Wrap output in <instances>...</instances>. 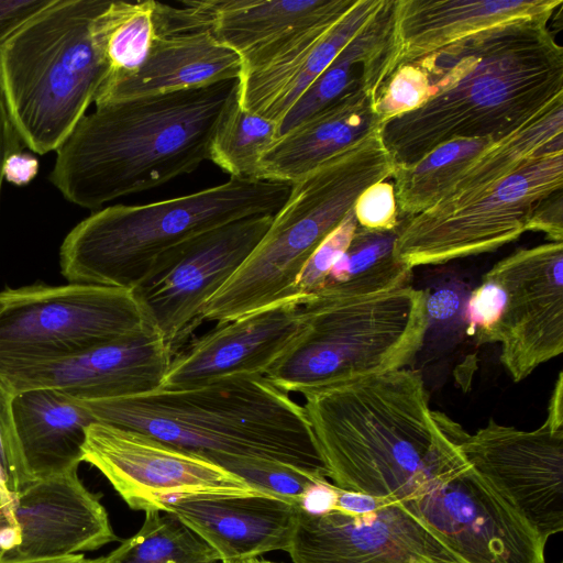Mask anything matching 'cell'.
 Segmentation results:
<instances>
[{
    "instance_id": "6da1fadb",
    "label": "cell",
    "mask_w": 563,
    "mask_h": 563,
    "mask_svg": "<svg viewBox=\"0 0 563 563\" xmlns=\"http://www.w3.org/2000/svg\"><path fill=\"white\" fill-rule=\"evenodd\" d=\"M550 18L490 26L411 62L426 71L430 98L382 124L395 165L455 139H503L563 100V48Z\"/></svg>"
},
{
    "instance_id": "7a4b0ae2",
    "label": "cell",
    "mask_w": 563,
    "mask_h": 563,
    "mask_svg": "<svg viewBox=\"0 0 563 563\" xmlns=\"http://www.w3.org/2000/svg\"><path fill=\"white\" fill-rule=\"evenodd\" d=\"M305 399L328 479L342 490L402 503L463 459L465 431L431 410L416 369L356 378Z\"/></svg>"
},
{
    "instance_id": "3957f363",
    "label": "cell",
    "mask_w": 563,
    "mask_h": 563,
    "mask_svg": "<svg viewBox=\"0 0 563 563\" xmlns=\"http://www.w3.org/2000/svg\"><path fill=\"white\" fill-rule=\"evenodd\" d=\"M239 79L96 106L56 150L51 183L98 209L196 170L238 97Z\"/></svg>"
},
{
    "instance_id": "277c9868",
    "label": "cell",
    "mask_w": 563,
    "mask_h": 563,
    "mask_svg": "<svg viewBox=\"0 0 563 563\" xmlns=\"http://www.w3.org/2000/svg\"><path fill=\"white\" fill-rule=\"evenodd\" d=\"M80 401L96 421L148 434L211 461L254 456L328 479L303 406L265 376H227L188 388Z\"/></svg>"
},
{
    "instance_id": "5b68a950",
    "label": "cell",
    "mask_w": 563,
    "mask_h": 563,
    "mask_svg": "<svg viewBox=\"0 0 563 563\" xmlns=\"http://www.w3.org/2000/svg\"><path fill=\"white\" fill-rule=\"evenodd\" d=\"M290 189L289 184L230 177L181 197L107 207L66 235L60 272L70 284L134 289L169 250L231 221L275 214Z\"/></svg>"
},
{
    "instance_id": "8992f818",
    "label": "cell",
    "mask_w": 563,
    "mask_h": 563,
    "mask_svg": "<svg viewBox=\"0 0 563 563\" xmlns=\"http://www.w3.org/2000/svg\"><path fill=\"white\" fill-rule=\"evenodd\" d=\"M109 0H54L0 47V97L20 140L56 151L108 75L96 18Z\"/></svg>"
},
{
    "instance_id": "52a82bcc",
    "label": "cell",
    "mask_w": 563,
    "mask_h": 563,
    "mask_svg": "<svg viewBox=\"0 0 563 563\" xmlns=\"http://www.w3.org/2000/svg\"><path fill=\"white\" fill-rule=\"evenodd\" d=\"M395 163L380 129L291 184L267 232L208 300L201 320H233L292 297L305 264L371 185L391 178ZM309 298V297H307Z\"/></svg>"
},
{
    "instance_id": "ba28073f",
    "label": "cell",
    "mask_w": 563,
    "mask_h": 563,
    "mask_svg": "<svg viewBox=\"0 0 563 563\" xmlns=\"http://www.w3.org/2000/svg\"><path fill=\"white\" fill-rule=\"evenodd\" d=\"M426 298V289L410 284L366 294L318 291L302 303L300 335L265 377L305 396L404 368L422 346Z\"/></svg>"
},
{
    "instance_id": "9c48e42d",
    "label": "cell",
    "mask_w": 563,
    "mask_h": 563,
    "mask_svg": "<svg viewBox=\"0 0 563 563\" xmlns=\"http://www.w3.org/2000/svg\"><path fill=\"white\" fill-rule=\"evenodd\" d=\"M0 369L64 360L154 328L133 289L35 284L0 291Z\"/></svg>"
},
{
    "instance_id": "30bf717a",
    "label": "cell",
    "mask_w": 563,
    "mask_h": 563,
    "mask_svg": "<svg viewBox=\"0 0 563 563\" xmlns=\"http://www.w3.org/2000/svg\"><path fill=\"white\" fill-rule=\"evenodd\" d=\"M562 187L559 148L534 157L462 205L400 219L395 256L412 269L495 251L529 231L537 206Z\"/></svg>"
},
{
    "instance_id": "8fae6325",
    "label": "cell",
    "mask_w": 563,
    "mask_h": 563,
    "mask_svg": "<svg viewBox=\"0 0 563 563\" xmlns=\"http://www.w3.org/2000/svg\"><path fill=\"white\" fill-rule=\"evenodd\" d=\"M81 451L82 462L100 471L133 510L162 511L187 497L268 495L202 455L100 421L87 428Z\"/></svg>"
},
{
    "instance_id": "7c38bea8",
    "label": "cell",
    "mask_w": 563,
    "mask_h": 563,
    "mask_svg": "<svg viewBox=\"0 0 563 563\" xmlns=\"http://www.w3.org/2000/svg\"><path fill=\"white\" fill-rule=\"evenodd\" d=\"M400 504L466 563H545L547 541L465 457Z\"/></svg>"
},
{
    "instance_id": "4fadbf2b",
    "label": "cell",
    "mask_w": 563,
    "mask_h": 563,
    "mask_svg": "<svg viewBox=\"0 0 563 563\" xmlns=\"http://www.w3.org/2000/svg\"><path fill=\"white\" fill-rule=\"evenodd\" d=\"M274 214H255L198 234L163 254L133 289L172 347L201 321L208 300L261 242Z\"/></svg>"
},
{
    "instance_id": "5bb4252c",
    "label": "cell",
    "mask_w": 563,
    "mask_h": 563,
    "mask_svg": "<svg viewBox=\"0 0 563 563\" xmlns=\"http://www.w3.org/2000/svg\"><path fill=\"white\" fill-rule=\"evenodd\" d=\"M460 451L470 465L545 541L563 530V421L547 416L531 431L488 423L464 433Z\"/></svg>"
},
{
    "instance_id": "9a60e30c",
    "label": "cell",
    "mask_w": 563,
    "mask_h": 563,
    "mask_svg": "<svg viewBox=\"0 0 563 563\" xmlns=\"http://www.w3.org/2000/svg\"><path fill=\"white\" fill-rule=\"evenodd\" d=\"M488 273L505 291V306L489 343L516 383L563 352V242L519 249Z\"/></svg>"
},
{
    "instance_id": "2e32d148",
    "label": "cell",
    "mask_w": 563,
    "mask_h": 563,
    "mask_svg": "<svg viewBox=\"0 0 563 563\" xmlns=\"http://www.w3.org/2000/svg\"><path fill=\"white\" fill-rule=\"evenodd\" d=\"M294 563H466L400 503L376 510L309 515L297 508Z\"/></svg>"
},
{
    "instance_id": "e0dca14e",
    "label": "cell",
    "mask_w": 563,
    "mask_h": 563,
    "mask_svg": "<svg viewBox=\"0 0 563 563\" xmlns=\"http://www.w3.org/2000/svg\"><path fill=\"white\" fill-rule=\"evenodd\" d=\"M155 40L133 73L103 81L96 106L240 79L241 57L221 44L200 21L189 0L155 1Z\"/></svg>"
},
{
    "instance_id": "ac0fdd59",
    "label": "cell",
    "mask_w": 563,
    "mask_h": 563,
    "mask_svg": "<svg viewBox=\"0 0 563 563\" xmlns=\"http://www.w3.org/2000/svg\"><path fill=\"white\" fill-rule=\"evenodd\" d=\"M173 356L151 328L64 360L0 369V380L12 393L48 388L82 401L106 400L158 389Z\"/></svg>"
},
{
    "instance_id": "d6986e66",
    "label": "cell",
    "mask_w": 563,
    "mask_h": 563,
    "mask_svg": "<svg viewBox=\"0 0 563 563\" xmlns=\"http://www.w3.org/2000/svg\"><path fill=\"white\" fill-rule=\"evenodd\" d=\"M309 298L292 297L217 323L174 354L159 388H188L227 376H265L300 335L302 303Z\"/></svg>"
},
{
    "instance_id": "ffe728a7",
    "label": "cell",
    "mask_w": 563,
    "mask_h": 563,
    "mask_svg": "<svg viewBox=\"0 0 563 563\" xmlns=\"http://www.w3.org/2000/svg\"><path fill=\"white\" fill-rule=\"evenodd\" d=\"M77 472L34 478L15 493L21 543L4 558H62L118 540L100 496L82 484Z\"/></svg>"
},
{
    "instance_id": "44dd1931",
    "label": "cell",
    "mask_w": 563,
    "mask_h": 563,
    "mask_svg": "<svg viewBox=\"0 0 563 563\" xmlns=\"http://www.w3.org/2000/svg\"><path fill=\"white\" fill-rule=\"evenodd\" d=\"M383 3L384 0H356L341 18L307 30L263 66L242 73L239 104L278 124Z\"/></svg>"
},
{
    "instance_id": "7402d4cb",
    "label": "cell",
    "mask_w": 563,
    "mask_h": 563,
    "mask_svg": "<svg viewBox=\"0 0 563 563\" xmlns=\"http://www.w3.org/2000/svg\"><path fill=\"white\" fill-rule=\"evenodd\" d=\"M356 0H191L213 37L256 69L307 30L344 15Z\"/></svg>"
},
{
    "instance_id": "603a6c76",
    "label": "cell",
    "mask_w": 563,
    "mask_h": 563,
    "mask_svg": "<svg viewBox=\"0 0 563 563\" xmlns=\"http://www.w3.org/2000/svg\"><path fill=\"white\" fill-rule=\"evenodd\" d=\"M162 511L177 517L221 562L287 551L297 516L296 505L269 495L179 498Z\"/></svg>"
},
{
    "instance_id": "cb8c5ba5",
    "label": "cell",
    "mask_w": 563,
    "mask_h": 563,
    "mask_svg": "<svg viewBox=\"0 0 563 563\" xmlns=\"http://www.w3.org/2000/svg\"><path fill=\"white\" fill-rule=\"evenodd\" d=\"M376 96L350 92L277 139L260 163L258 179L294 184L380 129Z\"/></svg>"
},
{
    "instance_id": "d4e9b609",
    "label": "cell",
    "mask_w": 563,
    "mask_h": 563,
    "mask_svg": "<svg viewBox=\"0 0 563 563\" xmlns=\"http://www.w3.org/2000/svg\"><path fill=\"white\" fill-rule=\"evenodd\" d=\"M562 3L563 0H395L400 48L397 66L490 26L522 18L551 16Z\"/></svg>"
},
{
    "instance_id": "484cf974",
    "label": "cell",
    "mask_w": 563,
    "mask_h": 563,
    "mask_svg": "<svg viewBox=\"0 0 563 563\" xmlns=\"http://www.w3.org/2000/svg\"><path fill=\"white\" fill-rule=\"evenodd\" d=\"M399 49L395 0H384L374 18L282 118L278 137L350 92L366 90L377 97L397 66Z\"/></svg>"
},
{
    "instance_id": "4316f807",
    "label": "cell",
    "mask_w": 563,
    "mask_h": 563,
    "mask_svg": "<svg viewBox=\"0 0 563 563\" xmlns=\"http://www.w3.org/2000/svg\"><path fill=\"white\" fill-rule=\"evenodd\" d=\"M14 426L33 478L78 470L86 430L96 421L78 399L48 388L13 393Z\"/></svg>"
},
{
    "instance_id": "83f0119b",
    "label": "cell",
    "mask_w": 563,
    "mask_h": 563,
    "mask_svg": "<svg viewBox=\"0 0 563 563\" xmlns=\"http://www.w3.org/2000/svg\"><path fill=\"white\" fill-rule=\"evenodd\" d=\"M495 141L498 140L455 139L415 163L396 166L391 179L399 220L443 200L466 167Z\"/></svg>"
},
{
    "instance_id": "f1b7e54d",
    "label": "cell",
    "mask_w": 563,
    "mask_h": 563,
    "mask_svg": "<svg viewBox=\"0 0 563 563\" xmlns=\"http://www.w3.org/2000/svg\"><path fill=\"white\" fill-rule=\"evenodd\" d=\"M397 229L358 227L319 291L366 294L410 284L412 269L395 256Z\"/></svg>"
},
{
    "instance_id": "f546056e",
    "label": "cell",
    "mask_w": 563,
    "mask_h": 563,
    "mask_svg": "<svg viewBox=\"0 0 563 563\" xmlns=\"http://www.w3.org/2000/svg\"><path fill=\"white\" fill-rule=\"evenodd\" d=\"M155 0L111 1L96 18L93 32L108 65L104 79L136 70L155 40Z\"/></svg>"
},
{
    "instance_id": "4dcf8cb0",
    "label": "cell",
    "mask_w": 563,
    "mask_h": 563,
    "mask_svg": "<svg viewBox=\"0 0 563 563\" xmlns=\"http://www.w3.org/2000/svg\"><path fill=\"white\" fill-rule=\"evenodd\" d=\"M104 560L106 563H213L218 556L174 515L147 510L140 530Z\"/></svg>"
},
{
    "instance_id": "1f68e13d",
    "label": "cell",
    "mask_w": 563,
    "mask_h": 563,
    "mask_svg": "<svg viewBox=\"0 0 563 563\" xmlns=\"http://www.w3.org/2000/svg\"><path fill=\"white\" fill-rule=\"evenodd\" d=\"M278 139V124L243 109L238 97L211 142L210 161L233 178L258 179L260 163Z\"/></svg>"
},
{
    "instance_id": "d6a6232c",
    "label": "cell",
    "mask_w": 563,
    "mask_h": 563,
    "mask_svg": "<svg viewBox=\"0 0 563 563\" xmlns=\"http://www.w3.org/2000/svg\"><path fill=\"white\" fill-rule=\"evenodd\" d=\"M426 290V330L418 355L429 362L452 351L467 334L465 307L471 289L461 279L448 277Z\"/></svg>"
},
{
    "instance_id": "836d02e7",
    "label": "cell",
    "mask_w": 563,
    "mask_h": 563,
    "mask_svg": "<svg viewBox=\"0 0 563 563\" xmlns=\"http://www.w3.org/2000/svg\"><path fill=\"white\" fill-rule=\"evenodd\" d=\"M213 462L263 493L294 505L312 484L327 479L289 465L254 456L224 455Z\"/></svg>"
},
{
    "instance_id": "e575fe53",
    "label": "cell",
    "mask_w": 563,
    "mask_h": 563,
    "mask_svg": "<svg viewBox=\"0 0 563 563\" xmlns=\"http://www.w3.org/2000/svg\"><path fill=\"white\" fill-rule=\"evenodd\" d=\"M430 98L426 71L415 63L398 65L378 91L374 110L382 124L418 109Z\"/></svg>"
},
{
    "instance_id": "d590c367",
    "label": "cell",
    "mask_w": 563,
    "mask_h": 563,
    "mask_svg": "<svg viewBox=\"0 0 563 563\" xmlns=\"http://www.w3.org/2000/svg\"><path fill=\"white\" fill-rule=\"evenodd\" d=\"M358 224L352 209L343 221L319 244L296 282V292L311 297L318 292L334 264L347 249Z\"/></svg>"
},
{
    "instance_id": "8d00e7d4",
    "label": "cell",
    "mask_w": 563,
    "mask_h": 563,
    "mask_svg": "<svg viewBox=\"0 0 563 563\" xmlns=\"http://www.w3.org/2000/svg\"><path fill=\"white\" fill-rule=\"evenodd\" d=\"M505 306L503 286L488 272L482 283L470 291L465 320L467 334L475 338L477 344L490 342L492 334L498 324Z\"/></svg>"
},
{
    "instance_id": "74e56055",
    "label": "cell",
    "mask_w": 563,
    "mask_h": 563,
    "mask_svg": "<svg viewBox=\"0 0 563 563\" xmlns=\"http://www.w3.org/2000/svg\"><path fill=\"white\" fill-rule=\"evenodd\" d=\"M12 395L0 380V467L4 473L7 487L18 493L34 478L25 465L20 448L12 415Z\"/></svg>"
},
{
    "instance_id": "f35d334b",
    "label": "cell",
    "mask_w": 563,
    "mask_h": 563,
    "mask_svg": "<svg viewBox=\"0 0 563 563\" xmlns=\"http://www.w3.org/2000/svg\"><path fill=\"white\" fill-rule=\"evenodd\" d=\"M354 214L358 227L389 231L399 225V214L391 181L382 180L367 187L357 197Z\"/></svg>"
},
{
    "instance_id": "ab89813d",
    "label": "cell",
    "mask_w": 563,
    "mask_h": 563,
    "mask_svg": "<svg viewBox=\"0 0 563 563\" xmlns=\"http://www.w3.org/2000/svg\"><path fill=\"white\" fill-rule=\"evenodd\" d=\"M529 231L543 232L554 242H563V194L553 192L534 209Z\"/></svg>"
},
{
    "instance_id": "60d3db41",
    "label": "cell",
    "mask_w": 563,
    "mask_h": 563,
    "mask_svg": "<svg viewBox=\"0 0 563 563\" xmlns=\"http://www.w3.org/2000/svg\"><path fill=\"white\" fill-rule=\"evenodd\" d=\"M54 0H0V47L25 22Z\"/></svg>"
},
{
    "instance_id": "b9f144b4",
    "label": "cell",
    "mask_w": 563,
    "mask_h": 563,
    "mask_svg": "<svg viewBox=\"0 0 563 563\" xmlns=\"http://www.w3.org/2000/svg\"><path fill=\"white\" fill-rule=\"evenodd\" d=\"M336 487L328 479L312 484L298 499L296 507L309 515H323L334 510Z\"/></svg>"
},
{
    "instance_id": "7bdbcfd3",
    "label": "cell",
    "mask_w": 563,
    "mask_h": 563,
    "mask_svg": "<svg viewBox=\"0 0 563 563\" xmlns=\"http://www.w3.org/2000/svg\"><path fill=\"white\" fill-rule=\"evenodd\" d=\"M38 162L27 153L10 154L3 165V178L16 186L29 184L37 174Z\"/></svg>"
},
{
    "instance_id": "ee69618b",
    "label": "cell",
    "mask_w": 563,
    "mask_h": 563,
    "mask_svg": "<svg viewBox=\"0 0 563 563\" xmlns=\"http://www.w3.org/2000/svg\"><path fill=\"white\" fill-rule=\"evenodd\" d=\"M387 499L389 498L346 492L336 487V503L334 509L349 515H363L376 510Z\"/></svg>"
},
{
    "instance_id": "f6af8a7d",
    "label": "cell",
    "mask_w": 563,
    "mask_h": 563,
    "mask_svg": "<svg viewBox=\"0 0 563 563\" xmlns=\"http://www.w3.org/2000/svg\"><path fill=\"white\" fill-rule=\"evenodd\" d=\"M20 137L13 129L3 101L0 97V191L3 179V165L7 157L20 151Z\"/></svg>"
},
{
    "instance_id": "bcb514c9",
    "label": "cell",
    "mask_w": 563,
    "mask_h": 563,
    "mask_svg": "<svg viewBox=\"0 0 563 563\" xmlns=\"http://www.w3.org/2000/svg\"><path fill=\"white\" fill-rule=\"evenodd\" d=\"M15 493L5 486H0V530L8 527H19L15 517Z\"/></svg>"
},
{
    "instance_id": "7dc6e473",
    "label": "cell",
    "mask_w": 563,
    "mask_h": 563,
    "mask_svg": "<svg viewBox=\"0 0 563 563\" xmlns=\"http://www.w3.org/2000/svg\"><path fill=\"white\" fill-rule=\"evenodd\" d=\"M85 560L86 556L84 554L36 560H11L0 554V563H84Z\"/></svg>"
},
{
    "instance_id": "c3c4849f",
    "label": "cell",
    "mask_w": 563,
    "mask_h": 563,
    "mask_svg": "<svg viewBox=\"0 0 563 563\" xmlns=\"http://www.w3.org/2000/svg\"><path fill=\"white\" fill-rule=\"evenodd\" d=\"M21 543L19 527H8L0 530V549L3 553L13 550Z\"/></svg>"
},
{
    "instance_id": "681fc988",
    "label": "cell",
    "mask_w": 563,
    "mask_h": 563,
    "mask_svg": "<svg viewBox=\"0 0 563 563\" xmlns=\"http://www.w3.org/2000/svg\"><path fill=\"white\" fill-rule=\"evenodd\" d=\"M222 563H277V562L258 559L256 556V558H249V559L235 560V561H229V562H222Z\"/></svg>"
},
{
    "instance_id": "f907efd6",
    "label": "cell",
    "mask_w": 563,
    "mask_h": 563,
    "mask_svg": "<svg viewBox=\"0 0 563 563\" xmlns=\"http://www.w3.org/2000/svg\"><path fill=\"white\" fill-rule=\"evenodd\" d=\"M84 563H106L104 556L97 558V559H87L84 561Z\"/></svg>"
},
{
    "instance_id": "816d5d0a",
    "label": "cell",
    "mask_w": 563,
    "mask_h": 563,
    "mask_svg": "<svg viewBox=\"0 0 563 563\" xmlns=\"http://www.w3.org/2000/svg\"><path fill=\"white\" fill-rule=\"evenodd\" d=\"M0 308H1V299H0ZM7 483H5V476H4V473L3 471L1 470L0 467V486H5Z\"/></svg>"
},
{
    "instance_id": "f5cc1de1",
    "label": "cell",
    "mask_w": 563,
    "mask_h": 563,
    "mask_svg": "<svg viewBox=\"0 0 563 563\" xmlns=\"http://www.w3.org/2000/svg\"><path fill=\"white\" fill-rule=\"evenodd\" d=\"M0 554H3L2 550L0 549Z\"/></svg>"
},
{
    "instance_id": "db71d44e",
    "label": "cell",
    "mask_w": 563,
    "mask_h": 563,
    "mask_svg": "<svg viewBox=\"0 0 563 563\" xmlns=\"http://www.w3.org/2000/svg\"><path fill=\"white\" fill-rule=\"evenodd\" d=\"M559 563H563V562H559Z\"/></svg>"
}]
</instances>
